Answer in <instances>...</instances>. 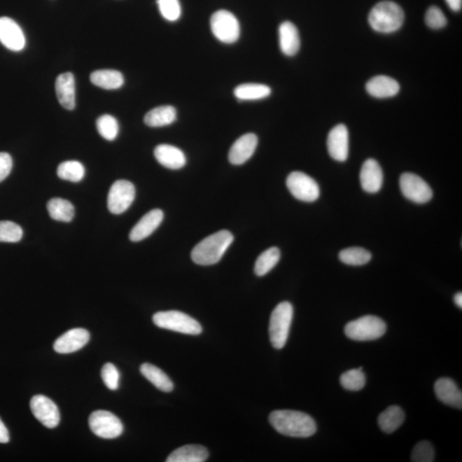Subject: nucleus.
<instances>
[{"label": "nucleus", "mask_w": 462, "mask_h": 462, "mask_svg": "<svg viewBox=\"0 0 462 462\" xmlns=\"http://www.w3.org/2000/svg\"><path fill=\"white\" fill-rule=\"evenodd\" d=\"M269 421L273 428L284 436L308 438L317 430L314 419L302 412L276 410L270 414Z\"/></svg>", "instance_id": "f257e3e1"}, {"label": "nucleus", "mask_w": 462, "mask_h": 462, "mask_svg": "<svg viewBox=\"0 0 462 462\" xmlns=\"http://www.w3.org/2000/svg\"><path fill=\"white\" fill-rule=\"evenodd\" d=\"M233 234L228 230L218 231L199 242L192 249L191 258L195 264L211 265L220 261L223 254L232 244Z\"/></svg>", "instance_id": "f03ea898"}, {"label": "nucleus", "mask_w": 462, "mask_h": 462, "mask_svg": "<svg viewBox=\"0 0 462 462\" xmlns=\"http://www.w3.org/2000/svg\"><path fill=\"white\" fill-rule=\"evenodd\" d=\"M405 19L402 8L392 1H383L370 11L368 22L377 32L390 34L402 28Z\"/></svg>", "instance_id": "7ed1b4c3"}, {"label": "nucleus", "mask_w": 462, "mask_h": 462, "mask_svg": "<svg viewBox=\"0 0 462 462\" xmlns=\"http://www.w3.org/2000/svg\"><path fill=\"white\" fill-rule=\"evenodd\" d=\"M293 315L294 308L288 302L279 303L272 313L269 326L270 340L276 349H283L286 344Z\"/></svg>", "instance_id": "20e7f679"}, {"label": "nucleus", "mask_w": 462, "mask_h": 462, "mask_svg": "<svg viewBox=\"0 0 462 462\" xmlns=\"http://www.w3.org/2000/svg\"><path fill=\"white\" fill-rule=\"evenodd\" d=\"M386 323L379 317L372 315L364 316L349 322L345 326L346 336L352 340L372 341L383 337L386 332Z\"/></svg>", "instance_id": "39448f33"}, {"label": "nucleus", "mask_w": 462, "mask_h": 462, "mask_svg": "<svg viewBox=\"0 0 462 462\" xmlns=\"http://www.w3.org/2000/svg\"><path fill=\"white\" fill-rule=\"evenodd\" d=\"M153 323L160 328L187 335H199L202 327L190 315L179 311L159 312L153 315Z\"/></svg>", "instance_id": "423d86ee"}, {"label": "nucleus", "mask_w": 462, "mask_h": 462, "mask_svg": "<svg viewBox=\"0 0 462 462\" xmlns=\"http://www.w3.org/2000/svg\"><path fill=\"white\" fill-rule=\"evenodd\" d=\"M211 29L222 43L233 44L240 37V24L234 15L226 10L216 11L211 15Z\"/></svg>", "instance_id": "0eeeda50"}, {"label": "nucleus", "mask_w": 462, "mask_h": 462, "mask_svg": "<svg viewBox=\"0 0 462 462\" xmlns=\"http://www.w3.org/2000/svg\"><path fill=\"white\" fill-rule=\"evenodd\" d=\"M286 184L291 195L304 202H314L321 195V190L317 182L303 172L290 173L288 176Z\"/></svg>", "instance_id": "6e6552de"}, {"label": "nucleus", "mask_w": 462, "mask_h": 462, "mask_svg": "<svg viewBox=\"0 0 462 462\" xmlns=\"http://www.w3.org/2000/svg\"><path fill=\"white\" fill-rule=\"evenodd\" d=\"M136 198V188L126 180H118L110 188L108 194V209L113 214H121L129 209Z\"/></svg>", "instance_id": "1a4fd4ad"}, {"label": "nucleus", "mask_w": 462, "mask_h": 462, "mask_svg": "<svg viewBox=\"0 0 462 462\" xmlns=\"http://www.w3.org/2000/svg\"><path fill=\"white\" fill-rule=\"evenodd\" d=\"M88 423L92 433L102 438H118L123 431L120 419L111 412L105 410H97L92 413Z\"/></svg>", "instance_id": "9d476101"}, {"label": "nucleus", "mask_w": 462, "mask_h": 462, "mask_svg": "<svg viewBox=\"0 0 462 462\" xmlns=\"http://www.w3.org/2000/svg\"><path fill=\"white\" fill-rule=\"evenodd\" d=\"M400 188L402 195L414 203L425 204L433 198V190L428 183L413 173H404L400 176Z\"/></svg>", "instance_id": "9b49d317"}, {"label": "nucleus", "mask_w": 462, "mask_h": 462, "mask_svg": "<svg viewBox=\"0 0 462 462\" xmlns=\"http://www.w3.org/2000/svg\"><path fill=\"white\" fill-rule=\"evenodd\" d=\"M30 408L34 417L48 428H55L60 421L59 407L45 396H34L30 400Z\"/></svg>", "instance_id": "f8f14e48"}, {"label": "nucleus", "mask_w": 462, "mask_h": 462, "mask_svg": "<svg viewBox=\"0 0 462 462\" xmlns=\"http://www.w3.org/2000/svg\"><path fill=\"white\" fill-rule=\"evenodd\" d=\"M0 42L7 49L20 52L25 48L26 38L21 27L13 19L0 18Z\"/></svg>", "instance_id": "ddd939ff"}, {"label": "nucleus", "mask_w": 462, "mask_h": 462, "mask_svg": "<svg viewBox=\"0 0 462 462\" xmlns=\"http://www.w3.org/2000/svg\"><path fill=\"white\" fill-rule=\"evenodd\" d=\"M327 148L331 158L339 162L348 159L349 150V131L344 125L335 126L327 139Z\"/></svg>", "instance_id": "4468645a"}, {"label": "nucleus", "mask_w": 462, "mask_h": 462, "mask_svg": "<svg viewBox=\"0 0 462 462\" xmlns=\"http://www.w3.org/2000/svg\"><path fill=\"white\" fill-rule=\"evenodd\" d=\"M90 334L87 330L76 328L62 335L54 342L53 349L59 354H71L83 349L90 341Z\"/></svg>", "instance_id": "2eb2a0df"}, {"label": "nucleus", "mask_w": 462, "mask_h": 462, "mask_svg": "<svg viewBox=\"0 0 462 462\" xmlns=\"http://www.w3.org/2000/svg\"><path fill=\"white\" fill-rule=\"evenodd\" d=\"M258 146L256 134L248 133L237 139L231 146L229 160L231 164L241 165L246 163L253 155Z\"/></svg>", "instance_id": "dca6fc26"}, {"label": "nucleus", "mask_w": 462, "mask_h": 462, "mask_svg": "<svg viewBox=\"0 0 462 462\" xmlns=\"http://www.w3.org/2000/svg\"><path fill=\"white\" fill-rule=\"evenodd\" d=\"M164 219L163 211L154 209L150 211L141 218L130 233V241H140L151 236L161 225Z\"/></svg>", "instance_id": "f3484780"}, {"label": "nucleus", "mask_w": 462, "mask_h": 462, "mask_svg": "<svg viewBox=\"0 0 462 462\" xmlns=\"http://www.w3.org/2000/svg\"><path fill=\"white\" fill-rule=\"evenodd\" d=\"M360 179L363 190L374 194V192H379L383 186L382 168L375 160H368L362 165Z\"/></svg>", "instance_id": "a211bd4d"}, {"label": "nucleus", "mask_w": 462, "mask_h": 462, "mask_svg": "<svg viewBox=\"0 0 462 462\" xmlns=\"http://www.w3.org/2000/svg\"><path fill=\"white\" fill-rule=\"evenodd\" d=\"M55 90L61 106L69 111L75 109L76 83L74 75L71 72H66L57 76Z\"/></svg>", "instance_id": "6ab92c4d"}, {"label": "nucleus", "mask_w": 462, "mask_h": 462, "mask_svg": "<svg viewBox=\"0 0 462 462\" xmlns=\"http://www.w3.org/2000/svg\"><path fill=\"white\" fill-rule=\"evenodd\" d=\"M154 156L161 165L171 169H179L187 163L186 156L182 150L172 145L161 144L156 146Z\"/></svg>", "instance_id": "aec40b11"}, {"label": "nucleus", "mask_w": 462, "mask_h": 462, "mask_svg": "<svg viewBox=\"0 0 462 462\" xmlns=\"http://www.w3.org/2000/svg\"><path fill=\"white\" fill-rule=\"evenodd\" d=\"M437 398L446 405L462 407V393L457 384L448 377L439 379L434 386Z\"/></svg>", "instance_id": "412c9836"}, {"label": "nucleus", "mask_w": 462, "mask_h": 462, "mask_svg": "<svg viewBox=\"0 0 462 462\" xmlns=\"http://www.w3.org/2000/svg\"><path fill=\"white\" fill-rule=\"evenodd\" d=\"M365 90L372 97L391 98L398 94L400 85L391 77L377 76L368 80Z\"/></svg>", "instance_id": "4be33fe9"}, {"label": "nucleus", "mask_w": 462, "mask_h": 462, "mask_svg": "<svg viewBox=\"0 0 462 462\" xmlns=\"http://www.w3.org/2000/svg\"><path fill=\"white\" fill-rule=\"evenodd\" d=\"M279 46L284 55L292 57L299 52L300 38L294 23L284 22L279 26Z\"/></svg>", "instance_id": "5701e85b"}, {"label": "nucleus", "mask_w": 462, "mask_h": 462, "mask_svg": "<svg viewBox=\"0 0 462 462\" xmlns=\"http://www.w3.org/2000/svg\"><path fill=\"white\" fill-rule=\"evenodd\" d=\"M209 452L202 445H185L174 450L168 456L167 462H203L207 460Z\"/></svg>", "instance_id": "b1692460"}, {"label": "nucleus", "mask_w": 462, "mask_h": 462, "mask_svg": "<svg viewBox=\"0 0 462 462\" xmlns=\"http://www.w3.org/2000/svg\"><path fill=\"white\" fill-rule=\"evenodd\" d=\"M176 119V110L172 106L153 108L146 114L144 122L152 128H160L172 125Z\"/></svg>", "instance_id": "393cba45"}, {"label": "nucleus", "mask_w": 462, "mask_h": 462, "mask_svg": "<svg viewBox=\"0 0 462 462\" xmlns=\"http://www.w3.org/2000/svg\"><path fill=\"white\" fill-rule=\"evenodd\" d=\"M90 80L95 86L107 90H118L125 83L122 73L114 69H100L92 72Z\"/></svg>", "instance_id": "a878e982"}, {"label": "nucleus", "mask_w": 462, "mask_h": 462, "mask_svg": "<svg viewBox=\"0 0 462 462\" xmlns=\"http://www.w3.org/2000/svg\"><path fill=\"white\" fill-rule=\"evenodd\" d=\"M405 421V414L398 406H391L379 415L377 422L380 429L386 433H393L398 430Z\"/></svg>", "instance_id": "bb28decb"}, {"label": "nucleus", "mask_w": 462, "mask_h": 462, "mask_svg": "<svg viewBox=\"0 0 462 462\" xmlns=\"http://www.w3.org/2000/svg\"><path fill=\"white\" fill-rule=\"evenodd\" d=\"M141 374L150 381L154 386L164 392H171L174 388L172 381L159 368L152 364L144 363L141 367Z\"/></svg>", "instance_id": "cd10ccee"}, {"label": "nucleus", "mask_w": 462, "mask_h": 462, "mask_svg": "<svg viewBox=\"0 0 462 462\" xmlns=\"http://www.w3.org/2000/svg\"><path fill=\"white\" fill-rule=\"evenodd\" d=\"M271 94V88L259 83L241 84L234 90V96L240 100H259L269 97Z\"/></svg>", "instance_id": "c85d7f7f"}, {"label": "nucleus", "mask_w": 462, "mask_h": 462, "mask_svg": "<svg viewBox=\"0 0 462 462\" xmlns=\"http://www.w3.org/2000/svg\"><path fill=\"white\" fill-rule=\"evenodd\" d=\"M48 210L54 220L69 223L75 215V208L67 200L53 198L48 203Z\"/></svg>", "instance_id": "c756f323"}, {"label": "nucleus", "mask_w": 462, "mask_h": 462, "mask_svg": "<svg viewBox=\"0 0 462 462\" xmlns=\"http://www.w3.org/2000/svg\"><path fill=\"white\" fill-rule=\"evenodd\" d=\"M280 250L276 246L265 250L260 254L254 265V272L259 276L267 275L280 260Z\"/></svg>", "instance_id": "7c9ffc66"}, {"label": "nucleus", "mask_w": 462, "mask_h": 462, "mask_svg": "<svg viewBox=\"0 0 462 462\" xmlns=\"http://www.w3.org/2000/svg\"><path fill=\"white\" fill-rule=\"evenodd\" d=\"M57 174L61 179L79 183L85 176V168L78 161H65L57 167Z\"/></svg>", "instance_id": "2f4dec72"}, {"label": "nucleus", "mask_w": 462, "mask_h": 462, "mask_svg": "<svg viewBox=\"0 0 462 462\" xmlns=\"http://www.w3.org/2000/svg\"><path fill=\"white\" fill-rule=\"evenodd\" d=\"M339 259L346 265L359 267L368 264L372 259V254L365 248L354 246L342 250L339 253Z\"/></svg>", "instance_id": "473e14b6"}, {"label": "nucleus", "mask_w": 462, "mask_h": 462, "mask_svg": "<svg viewBox=\"0 0 462 462\" xmlns=\"http://www.w3.org/2000/svg\"><path fill=\"white\" fill-rule=\"evenodd\" d=\"M342 386L346 390L358 391L362 390L365 385V376L362 372V368L352 369L346 372L340 377Z\"/></svg>", "instance_id": "72a5a7b5"}, {"label": "nucleus", "mask_w": 462, "mask_h": 462, "mask_svg": "<svg viewBox=\"0 0 462 462\" xmlns=\"http://www.w3.org/2000/svg\"><path fill=\"white\" fill-rule=\"evenodd\" d=\"M96 126H97L100 136L105 138L106 140L114 141L117 138L119 132V125L117 119L113 115L108 114L102 115L96 122Z\"/></svg>", "instance_id": "f704fd0d"}, {"label": "nucleus", "mask_w": 462, "mask_h": 462, "mask_svg": "<svg viewBox=\"0 0 462 462\" xmlns=\"http://www.w3.org/2000/svg\"><path fill=\"white\" fill-rule=\"evenodd\" d=\"M22 234V229L17 223L0 221V241L18 242L21 241Z\"/></svg>", "instance_id": "c9c22d12"}, {"label": "nucleus", "mask_w": 462, "mask_h": 462, "mask_svg": "<svg viewBox=\"0 0 462 462\" xmlns=\"http://www.w3.org/2000/svg\"><path fill=\"white\" fill-rule=\"evenodd\" d=\"M162 17L169 22L178 20L182 14L179 0H158Z\"/></svg>", "instance_id": "e433bc0d"}, {"label": "nucleus", "mask_w": 462, "mask_h": 462, "mask_svg": "<svg viewBox=\"0 0 462 462\" xmlns=\"http://www.w3.org/2000/svg\"><path fill=\"white\" fill-rule=\"evenodd\" d=\"M435 458L433 446L427 441L419 442L412 452L411 461L414 462H433Z\"/></svg>", "instance_id": "4c0bfd02"}, {"label": "nucleus", "mask_w": 462, "mask_h": 462, "mask_svg": "<svg viewBox=\"0 0 462 462\" xmlns=\"http://www.w3.org/2000/svg\"><path fill=\"white\" fill-rule=\"evenodd\" d=\"M425 20L426 25L433 29L444 28L447 24L445 15L437 6H431L427 10Z\"/></svg>", "instance_id": "58836bf2"}, {"label": "nucleus", "mask_w": 462, "mask_h": 462, "mask_svg": "<svg viewBox=\"0 0 462 462\" xmlns=\"http://www.w3.org/2000/svg\"><path fill=\"white\" fill-rule=\"evenodd\" d=\"M102 377L106 386L111 391L118 390L119 387V372L113 364L106 363L102 370Z\"/></svg>", "instance_id": "ea45409f"}, {"label": "nucleus", "mask_w": 462, "mask_h": 462, "mask_svg": "<svg viewBox=\"0 0 462 462\" xmlns=\"http://www.w3.org/2000/svg\"><path fill=\"white\" fill-rule=\"evenodd\" d=\"M13 165V162L10 154L0 153V183L10 175Z\"/></svg>", "instance_id": "a19ab883"}, {"label": "nucleus", "mask_w": 462, "mask_h": 462, "mask_svg": "<svg viewBox=\"0 0 462 462\" xmlns=\"http://www.w3.org/2000/svg\"><path fill=\"white\" fill-rule=\"evenodd\" d=\"M9 441V431H8L5 424H4L1 419H0V444H7Z\"/></svg>", "instance_id": "79ce46f5"}, {"label": "nucleus", "mask_w": 462, "mask_h": 462, "mask_svg": "<svg viewBox=\"0 0 462 462\" xmlns=\"http://www.w3.org/2000/svg\"><path fill=\"white\" fill-rule=\"evenodd\" d=\"M447 5L454 11H460L462 7V0H445Z\"/></svg>", "instance_id": "37998d69"}, {"label": "nucleus", "mask_w": 462, "mask_h": 462, "mask_svg": "<svg viewBox=\"0 0 462 462\" xmlns=\"http://www.w3.org/2000/svg\"><path fill=\"white\" fill-rule=\"evenodd\" d=\"M454 303L456 304V306L458 307L461 308L462 307V294L461 292L457 293L456 295H454Z\"/></svg>", "instance_id": "c03bdc74"}]
</instances>
